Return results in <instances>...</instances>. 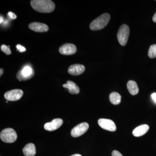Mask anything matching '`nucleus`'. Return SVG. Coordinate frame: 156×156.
Instances as JSON below:
<instances>
[{
	"instance_id": "obj_1",
	"label": "nucleus",
	"mask_w": 156,
	"mask_h": 156,
	"mask_svg": "<svg viewBox=\"0 0 156 156\" xmlns=\"http://www.w3.org/2000/svg\"><path fill=\"white\" fill-rule=\"evenodd\" d=\"M30 5L35 11L42 13H51L55 8L54 2L51 0H32Z\"/></svg>"
},
{
	"instance_id": "obj_2",
	"label": "nucleus",
	"mask_w": 156,
	"mask_h": 156,
	"mask_svg": "<svg viewBox=\"0 0 156 156\" xmlns=\"http://www.w3.org/2000/svg\"><path fill=\"white\" fill-rule=\"evenodd\" d=\"M110 15L108 13L101 14L90 23L89 27L92 30H100L105 27L110 20Z\"/></svg>"
},
{
	"instance_id": "obj_3",
	"label": "nucleus",
	"mask_w": 156,
	"mask_h": 156,
	"mask_svg": "<svg viewBox=\"0 0 156 156\" xmlns=\"http://www.w3.org/2000/svg\"><path fill=\"white\" fill-rule=\"evenodd\" d=\"M0 137L4 142L12 143L17 140V135L14 129L11 128H7L1 132Z\"/></svg>"
},
{
	"instance_id": "obj_4",
	"label": "nucleus",
	"mask_w": 156,
	"mask_h": 156,
	"mask_svg": "<svg viewBox=\"0 0 156 156\" xmlns=\"http://www.w3.org/2000/svg\"><path fill=\"white\" fill-rule=\"evenodd\" d=\"M130 34V29L126 24H123L120 27L117 34V38L120 44L126 46L128 42Z\"/></svg>"
},
{
	"instance_id": "obj_5",
	"label": "nucleus",
	"mask_w": 156,
	"mask_h": 156,
	"mask_svg": "<svg viewBox=\"0 0 156 156\" xmlns=\"http://www.w3.org/2000/svg\"><path fill=\"white\" fill-rule=\"evenodd\" d=\"M34 74L33 69L29 66H26L17 73V78L20 81L27 80L31 79Z\"/></svg>"
},
{
	"instance_id": "obj_6",
	"label": "nucleus",
	"mask_w": 156,
	"mask_h": 156,
	"mask_svg": "<svg viewBox=\"0 0 156 156\" xmlns=\"http://www.w3.org/2000/svg\"><path fill=\"white\" fill-rule=\"evenodd\" d=\"M89 128V125L87 122L79 124L73 128L71 131V136L74 137H77L85 134Z\"/></svg>"
},
{
	"instance_id": "obj_7",
	"label": "nucleus",
	"mask_w": 156,
	"mask_h": 156,
	"mask_svg": "<svg viewBox=\"0 0 156 156\" xmlns=\"http://www.w3.org/2000/svg\"><path fill=\"white\" fill-rule=\"evenodd\" d=\"M23 94V91L21 89H15L6 92L4 96L6 100L9 101H16L20 99Z\"/></svg>"
},
{
	"instance_id": "obj_8",
	"label": "nucleus",
	"mask_w": 156,
	"mask_h": 156,
	"mask_svg": "<svg viewBox=\"0 0 156 156\" xmlns=\"http://www.w3.org/2000/svg\"><path fill=\"white\" fill-rule=\"evenodd\" d=\"M98 125L105 130L110 131H115L117 128L113 121L105 119H100L98 120Z\"/></svg>"
},
{
	"instance_id": "obj_9",
	"label": "nucleus",
	"mask_w": 156,
	"mask_h": 156,
	"mask_svg": "<svg viewBox=\"0 0 156 156\" xmlns=\"http://www.w3.org/2000/svg\"><path fill=\"white\" fill-rule=\"evenodd\" d=\"M77 48L74 44H65L62 45L59 49L60 54L63 55H71L76 52Z\"/></svg>"
},
{
	"instance_id": "obj_10",
	"label": "nucleus",
	"mask_w": 156,
	"mask_h": 156,
	"mask_svg": "<svg viewBox=\"0 0 156 156\" xmlns=\"http://www.w3.org/2000/svg\"><path fill=\"white\" fill-rule=\"evenodd\" d=\"M62 124H63V120L62 119H54L52 120V122L46 123L44 126V128L47 131H54L60 128Z\"/></svg>"
},
{
	"instance_id": "obj_11",
	"label": "nucleus",
	"mask_w": 156,
	"mask_h": 156,
	"mask_svg": "<svg viewBox=\"0 0 156 156\" xmlns=\"http://www.w3.org/2000/svg\"><path fill=\"white\" fill-rule=\"evenodd\" d=\"M31 30L36 32H46L49 30V27L46 24L40 22H32L28 26Z\"/></svg>"
},
{
	"instance_id": "obj_12",
	"label": "nucleus",
	"mask_w": 156,
	"mask_h": 156,
	"mask_svg": "<svg viewBox=\"0 0 156 156\" xmlns=\"http://www.w3.org/2000/svg\"><path fill=\"white\" fill-rule=\"evenodd\" d=\"M86 68L83 65L76 64L70 66L68 70V72L73 76H79L85 71Z\"/></svg>"
},
{
	"instance_id": "obj_13",
	"label": "nucleus",
	"mask_w": 156,
	"mask_h": 156,
	"mask_svg": "<svg viewBox=\"0 0 156 156\" xmlns=\"http://www.w3.org/2000/svg\"><path fill=\"white\" fill-rule=\"evenodd\" d=\"M63 87L68 90L69 92L71 94H78L80 92V89L77 85L71 81H68L66 84L63 85Z\"/></svg>"
},
{
	"instance_id": "obj_14",
	"label": "nucleus",
	"mask_w": 156,
	"mask_h": 156,
	"mask_svg": "<svg viewBox=\"0 0 156 156\" xmlns=\"http://www.w3.org/2000/svg\"><path fill=\"white\" fill-rule=\"evenodd\" d=\"M149 129L147 125H142L138 126L133 130L132 134L136 137L142 136L145 134Z\"/></svg>"
},
{
	"instance_id": "obj_15",
	"label": "nucleus",
	"mask_w": 156,
	"mask_h": 156,
	"mask_svg": "<svg viewBox=\"0 0 156 156\" xmlns=\"http://www.w3.org/2000/svg\"><path fill=\"white\" fill-rule=\"evenodd\" d=\"M23 152L25 156H34L36 154L35 146L32 143L28 144L23 147Z\"/></svg>"
},
{
	"instance_id": "obj_16",
	"label": "nucleus",
	"mask_w": 156,
	"mask_h": 156,
	"mask_svg": "<svg viewBox=\"0 0 156 156\" xmlns=\"http://www.w3.org/2000/svg\"><path fill=\"white\" fill-rule=\"evenodd\" d=\"M127 89L129 93L132 95H136L139 92V88L137 84L134 81L130 80L128 81L127 84Z\"/></svg>"
},
{
	"instance_id": "obj_17",
	"label": "nucleus",
	"mask_w": 156,
	"mask_h": 156,
	"mask_svg": "<svg viewBox=\"0 0 156 156\" xmlns=\"http://www.w3.org/2000/svg\"><path fill=\"white\" fill-rule=\"evenodd\" d=\"M121 95L117 92H112L110 94L109 100L114 105L119 104L121 101Z\"/></svg>"
},
{
	"instance_id": "obj_18",
	"label": "nucleus",
	"mask_w": 156,
	"mask_h": 156,
	"mask_svg": "<svg viewBox=\"0 0 156 156\" xmlns=\"http://www.w3.org/2000/svg\"><path fill=\"white\" fill-rule=\"evenodd\" d=\"M148 55L151 58L156 57V44H153L151 46L148 52Z\"/></svg>"
},
{
	"instance_id": "obj_19",
	"label": "nucleus",
	"mask_w": 156,
	"mask_h": 156,
	"mask_svg": "<svg viewBox=\"0 0 156 156\" xmlns=\"http://www.w3.org/2000/svg\"><path fill=\"white\" fill-rule=\"evenodd\" d=\"M1 48L2 51L7 55H9L11 54V50L9 46H6L5 45H2L1 46Z\"/></svg>"
},
{
	"instance_id": "obj_20",
	"label": "nucleus",
	"mask_w": 156,
	"mask_h": 156,
	"mask_svg": "<svg viewBox=\"0 0 156 156\" xmlns=\"http://www.w3.org/2000/svg\"><path fill=\"white\" fill-rule=\"evenodd\" d=\"M16 48H17V50L20 52H24L26 50V49L25 47L20 44L17 45L16 46Z\"/></svg>"
},
{
	"instance_id": "obj_21",
	"label": "nucleus",
	"mask_w": 156,
	"mask_h": 156,
	"mask_svg": "<svg viewBox=\"0 0 156 156\" xmlns=\"http://www.w3.org/2000/svg\"><path fill=\"white\" fill-rule=\"evenodd\" d=\"M112 156H123L122 154L118 151L115 150L112 152Z\"/></svg>"
},
{
	"instance_id": "obj_22",
	"label": "nucleus",
	"mask_w": 156,
	"mask_h": 156,
	"mask_svg": "<svg viewBox=\"0 0 156 156\" xmlns=\"http://www.w3.org/2000/svg\"><path fill=\"white\" fill-rule=\"evenodd\" d=\"M8 15H9V17L11 19L14 20L17 18V16L14 13H13V12H9V13H8Z\"/></svg>"
},
{
	"instance_id": "obj_23",
	"label": "nucleus",
	"mask_w": 156,
	"mask_h": 156,
	"mask_svg": "<svg viewBox=\"0 0 156 156\" xmlns=\"http://www.w3.org/2000/svg\"><path fill=\"white\" fill-rule=\"evenodd\" d=\"M151 97L152 98L153 100L156 103V93H153L151 95Z\"/></svg>"
},
{
	"instance_id": "obj_24",
	"label": "nucleus",
	"mask_w": 156,
	"mask_h": 156,
	"mask_svg": "<svg viewBox=\"0 0 156 156\" xmlns=\"http://www.w3.org/2000/svg\"><path fill=\"white\" fill-rule=\"evenodd\" d=\"M153 21L156 23V12L155 13V14H154L153 17Z\"/></svg>"
},
{
	"instance_id": "obj_25",
	"label": "nucleus",
	"mask_w": 156,
	"mask_h": 156,
	"mask_svg": "<svg viewBox=\"0 0 156 156\" xmlns=\"http://www.w3.org/2000/svg\"><path fill=\"white\" fill-rule=\"evenodd\" d=\"M3 73H4V70L3 69L1 68L0 69V76H2V75Z\"/></svg>"
},
{
	"instance_id": "obj_26",
	"label": "nucleus",
	"mask_w": 156,
	"mask_h": 156,
	"mask_svg": "<svg viewBox=\"0 0 156 156\" xmlns=\"http://www.w3.org/2000/svg\"><path fill=\"white\" fill-rule=\"evenodd\" d=\"M71 156H82L80 154H73Z\"/></svg>"
},
{
	"instance_id": "obj_27",
	"label": "nucleus",
	"mask_w": 156,
	"mask_h": 156,
	"mask_svg": "<svg viewBox=\"0 0 156 156\" xmlns=\"http://www.w3.org/2000/svg\"><path fill=\"white\" fill-rule=\"evenodd\" d=\"M3 17H2V16H1V22H0V23H2L3 22Z\"/></svg>"
}]
</instances>
